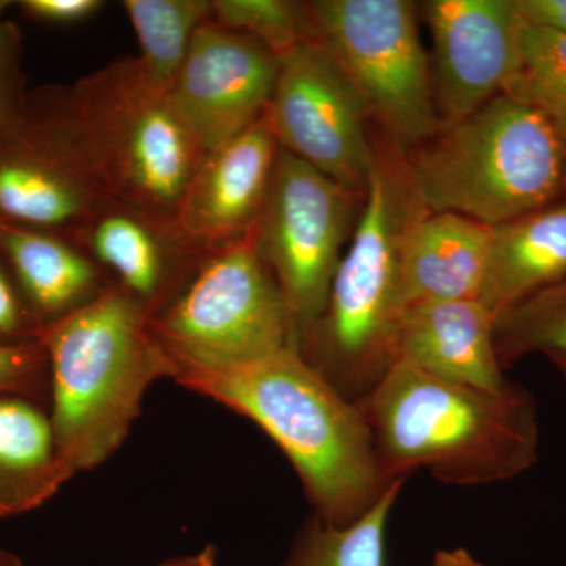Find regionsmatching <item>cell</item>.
<instances>
[{
    "label": "cell",
    "instance_id": "6da1fadb",
    "mask_svg": "<svg viewBox=\"0 0 566 566\" xmlns=\"http://www.w3.org/2000/svg\"><path fill=\"white\" fill-rule=\"evenodd\" d=\"M21 120L103 197L174 218L205 155L137 57L29 95Z\"/></svg>",
    "mask_w": 566,
    "mask_h": 566
},
{
    "label": "cell",
    "instance_id": "7a4b0ae2",
    "mask_svg": "<svg viewBox=\"0 0 566 566\" xmlns=\"http://www.w3.org/2000/svg\"><path fill=\"white\" fill-rule=\"evenodd\" d=\"M174 381L259 424L293 464L324 523L348 526L405 482L386 475L359 405L292 346L232 367H182Z\"/></svg>",
    "mask_w": 566,
    "mask_h": 566
},
{
    "label": "cell",
    "instance_id": "3957f363",
    "mask_svg": "<svg viewBox=\"0 0 566 566\" xmlns=\"http://www.w3.org/2000/svg\"><path fill=\"white\" fill-rule=\"evenodd\" d=\"M403 151L374 133L363 207L323 314L296 349L337 392L363 403L398 363L403 319V245L427 212Z\"/></svg>",
    "mask_w": 566,
    "mask_h": 566
},
{
    "label": "cell",
    "instance_id": "277c9868",
    "mask_svg": "<svg viewBox=\"0 0 566 566\" xmlns=\"http://www.w3.org/2000/svg\"><path fill=\"white\" fill-rule=\"evenodd\" d=\"M359 408L394 482L424 469L450 485H493L538 460V408L515 382L479 389L397 363Z\"/></svg>",
    "mask_w": 566,
    "mask_h": 566
},
{
    "label": "cell",
    "instance_id": "5b68a950",
    "mask_svg": "<svg viewBox=\"0 0 566 566\" xmlns=\"http://www.w3.org/2000/svg\"><path fill=\"white\" fill-rule=\"evenodd\" d=\"M50 360L51 420L73 474L98 468L125 442L156 381L175 367L151 316L112 286L98 300L41 327Z\"/></svg>",
    "mask_w": 566,
    "mask_h": 566
},
{
    "label": "cell",
    "instance_id": "8992f818",
    "mask_svg": "<svg viewBox=\"0 0 566 566\" xmlns=\"http://www.w3.org/2000/svg\"><path fill=\"white\" fill-rule=\"evenodd\" d=\"M428 211L497 227L565 197L566 148L549 112L495 96L406 155Z\"/></svg>",
    "mask_w": 566,
    "mask_h": 566
},
{
    "label": "cell",
    "instance_id": "52a82bcc",
    "mask_svg": "<svg viewBox=\"0 0 566 566\" xmlns=\"http://www.w3.org/2000/svg\"><path fill=\"white\" fill-rule=\"evenodd\" d=\"M318 44L363 103L368 122L405 155L441 128L433 71L409 0H308Z\"/></svg>",
    "mask_w": 566,
    "mask_h": 566
},
{
    "label": "cell",
    "instance_id": "ba28073f",
    "mask_svg": "<svg viewBox=\"0 0 566 566\" xmlns=\"http://www.w3.org/2000/svg\"><path fill=\"white\" fill-rule=\"evenodd\" d=\"M151 327L172 359L175 375L182 367L252 363L292 346L282 294L253 232L208 253Z\"/></svg>",
    "mask_w": 566,
    "mask_h": 566
},
{
    "label": "cell",
    "instance_id": "9c48e42d",
    "mask_svg": "<svg viewBox=\"0 0 566 566\" xmlns=\"http://www.w3.org/2000/svg\"><path fill=\"white\" fill-rule=\"evenodd\" d=\"M364 196L279 151L255 240L289 315L292 348L323 314Z\"/></svg>",
    "mask_w": 566,
    "mask_h": 566
},
{
    "label": "cell",
    "instance_id": "30bf717a",
    "mask_svg": "<svg viewBox=\"0 0 566 566\" xmlns=\"http://www.w3.org/2000/svg\"><path fill=\"white\" fill-rule=\"evenodd\" d=\"M264 118L281 150L346 191L364 196L374 164V134L356 92L312 41L279 57Z\"/></svg>",
    "mask_w": 566,
    "mask_h": 566
},
{
    "label": "cell",
    "instance_id": "8fae6325",
    "mask_svg": "<svg viewBox=\"0 0 566 566\" xmlns=\"http://www.w3.org/2000/svg\"><path fill=\"white\" fill-rule=\"evenodd\" d=\"M433 39V85L441 125L474 114L505 92L520 63L523 18L513 0L417 3Z\"/></svg>",
    "mask_w": 566,
    "mask_h": 566
},
{
    "label": "cell",
    "instance_id": "7c38bea8",
    "mask_svg": "<svg viewBox=\"0 0 566 566\" xmlns=\"http://www.w3.org/2000/svg\"><path fill=\"white\" fill-rule=\"evenodd\" d=\"M277 73L273 51L210 20L193 36L170 93L207 153L263 117Z\"/></svg>",
    "mask_w": 566,
    "mask_h": 566
},
{
    "label": "cell",
    "instance_id": "4fadbf2b",
    "mask_svg": "<svg viewBox=\"0 0 566 566\" xmlns=\"http://www.w3.org/2000/svg\"><path fill=\"white\" fill-rule=\"evenodd\" d=\"M70 238L151 319L182 292L208 255L182 233L174 216L107 197Z\"/></svg>",
    "mask_w": 566,
    "mask_h": 566
},
{
    "label": "cell",
    "instance_id": "5bb4252c",
    "mask_svg": "<svg viewBox=\"0 0 566 566\" xmlns=\"http://www.w3.org/2000/svg\"><path fill=\"white\" fill-rule=\"evenodd\" d=\"M279 151L263 115L240 136L205 153L175 214L200 251L229 248L255 230Z\"/></svg>",
    "mask_w": 566,
    "mask_h": 566
},
{
    "label": "cell",
    "instance_id": "9a60e30c",
    "mask_svg": "<svg viewBox=\"0 0 566 566\" xmlns=\"http://www.w3.org/2000/svg\"><path fill=\"white\" fill-rule=\"evenodd\" d=\"M103 199L24 122L0 128V222L70 237Z\"/></svg>",
    "mask_w": 566,
    "mask_h": 566
},
{
    "label": "cell",
    "instance_id": "2e32d148",
    "mask_svg": "<svg viewBox=\"0 0 566 566\" xmlns=\"http://www.w3.org/2000/svg\"><path fill=\"white\" fill-rule=\"evenodd\" d=\"M494 327L495 315L479 297L409 305L398 363L455 385L505 389L512 381L495 354Z\"/></svg>",
    "mask_w": 566,
    "mask_h": 566
},
{
    "label": "cell",
    "instance_id": "e0dca14e",
    "mask_svg": "<svg viewBox=\"0 0 566 566\" xmlns=\"http://www.w3.org/2000/svg\"><path fill=\"white\" fill-rule=\"evenodd\" d=\"M0 256L41 326L81 311L114 286L65 234L0 222Z\"/></svg>",
    "mask_w": 566,
    "mask_h": 566
},
{
    "label": "cell",
    "instance_id": "ac0fdd59",
    "mask_svg": "<svg viewBox=\"0 0 566 566\" xmlns=\"http://www.w3.org/2000/svg\"><path fill=\"white\" fill-rule=\"evenodd\" d=\"M493 227L453 212H423L403 245L406 307L475 300L485 285Z\"/></svg>",
    "mask_w": 566,
    "mask_h": 566
},
{
    "label": "cell",
    "instance_id": "d6986e66",
    "mask_svg": "<svg viewBox=\"0 0 566 566\" xmlns=\"http://www.w3.org/2000/svg\"><path fill=\"white\" fill-rule=\"evenodd\" d=\"M566 277V199L491 230L480 300L499 314Z\"/></svg>",
    "mask_w": 566,
    "mask_h": 566
},
{
    "label": "cell",
    "instance_id": "ffe728a7",
    "mask_svg": "<svg viewBox=\"0 0 566 566\" xmlns=\"http://www.w3.org/2000/svg\"><path fill=\"white\" fill-rule=\"evenodd\" d=\"M73 476L43 405L0 394V517L39 509Z\"/></svg>",
    "mask_w": 566,
    "mask_h": 566
},
{
    "label": "cell",
    "instance_id": "44dd1931",
    "mask_svg": "<svg viewBox=\"0 0 566 566\" xmlns=\"http://www.w3.org/2000/svg\"><path fill=\"white\" fill-rule=\"evenodd\" d=\"M122 6L139 40L142 69L172 92L193 36L211 20L212 0H125Z\"/></svg>",
    "mask_w": 566,
    "mask_h": 566
},
{
    "label": "cell",
    "instance_id": "7402d4cb",
    "mask_svg": "<svg viewBox=\"0 0 566 566\" xmlns=\"http://www.w3.org/2000/svg\"><path fill=\"white\" fill-rule=\"evenodd\" d=\"M405 482L348 526H333L312 515L293 538L279 566H386V531Z\"/></svg>",
    "mask_w": 566,
    "mask_h": 566
},
{
    "label": "cell",
    "instance_id": "603a6c76",
    "mask_svg": "<svg viewBox=\"0 0 566 566\" xmlns=\"http://www.w3.org/2000/svg\"><path fill=\"white\" fill-rule=\"evenodd\" d=\"M494 346L504 370L528 354L566 359V277L499 314Z\"/></svg>",
    "mask_w": 566,
    "mask_h": 566
},
{
    "label": "cell",
    "instance_id": "cb8c5ba5",
    "mask_svg": "<svg viewBox=\"0 0 566 566\" xmlns=\"http://www.w3.org/2000/svg\"><path fill=\"white\" fill-rule=\"evenodd\" d=\"M506 95L556 115L566 109V33L534 28L523 21L520 63Z\"/></svg>",
    "mask_w": 566,
    "mask_h": 566
},
{
    "label": "cell",
    "instance_id": "d4e9b609",
    "mask_svg": "<svg viewBox=\"0 0 566 566\" xmlns=\"http://www.w3.org/2000/svg\"><path fill=\"white\" fill-rule=\"evenodd\" d=\"M211 20L259 41L277 57L308 41L305 2L294 0H212Z\"/></svg>",
    "mask_w": 566,
    "mask_h": 566
},
{
    "label": "cell",
    "instance_id": "484cf974",
    "mask_svg": "<svg viewBox=\"0 0 566 566\" xmlns=\"http://www.w3.org/2000/svg\"><path fill=\"white\" fill-rule=\"evenodd\" d=\"M0 394L21 395L43 406L50 400V360L41 342L0 346Z\"/></svg>",
    "mask_w": 566,
    "mask_h": 566
},
{
    "label": "cell",
    "instance_id": "4316f807",
    "mask_svg": "<svg viewBox=\"0 0 566 566\" xmlns=\"http://www.w3.org/2000/svg\"><path fill=\"white\" fill-rule=\"evenodd\" d=\"M22 35L14 22L0 21V128L20 122L28 107Z\"/></svg>",
    "mask_w": 566,
    "mask_h": 566
},
{
    "label": "cell",
    "instance_id": "83f0119b",
    "mask_svg": "<svg viewBox=\"0 0 566 566\" xmlns=\"http://www.w3.org/2000/svg\"><path fill=\"white\" fill-rule=\"evenodd\" d=\"M41 327L0 256V346L40 342Z\"/></svg>",
    "mask_w": 566,
    "mask_h": 566
},
{
    "label": "cell",
    "instance_id": "f1b7e54d",
    "mask_svg": "<svg viewBox=\"0 0 566 566\" xmlns=\"http://www.w3.org/2000/svg\"><path fill=\"white\" fill-rule=\"evenodd\" d=\"M22 13L33 21L52 25L81 24L106 7L103 0H22Z\"/></svg>",
    "mask_w": 566,
    "mask_h": 566
},
{
    "label": "cell",
    "instance_id": "f546056e",
    "mask_svg": "<svg viewBox=\"0 0 566 566\" xmlns=\"http://www.w3.org/2000/svg\"><path fill=\"white\" fill-rule=\"evenodd\" d=\"M513 2L526 24L566 33V0H513Z\"/></svg>",
    "mask_w": 566,
    "mask_h": 566
},
{
    "label": "cell",
    "instance_id": "4dcf8cb0",
    "mask_svg": "<svg viewBox=\"0 0 566 566\" xmlns=\"http://www.w3.org/2000/svg\"><path fill=\"white\" fill-rule=\"evenodd\" d=\"M428 566H485L464 547L436 551Z\"/></svg>",
    "mask_w": 566,
    "mask_h": 566
},
{
    "label": "cell",
    "instance_id": "1f68e13d",
    "mask_svg": "<svg viewBox=\"0 0 566 566\" xmlns=\"http://www.w3.org/2000/svg\"><path fill=\"white\" fill-rule=\"evenodd\" d=\"M159 566H218V553L210 546L193 556H182L164 562Z\"/></svg>",
    "mask_w": 566,
    "mask_h": 566
},
{
    "label": "cell",
    "instance_id": "d6a6232c",
    "mask_svg": "<svg viewBox=\"0 0 566 566\" xmlns=\"http://www.w3.org/2000/svg\"><path fill=\"white\" fill-rule=\"evenodd\" d=\"M554 118L557 120L558 128H560L562 137H564L565 148H566V109L558 112V114L554 115ZM566 199V178H565V197Z\"/></svg>",
    "mask_w": 566,
    "mask_h": 566
},
{
    "label": "cell",
    "instance_id": "836d02e7",
    "mask_svg": "<svg viewBox=\"0 0 566 566\" xmlns=\"http://www.w3.org/2000/svg\"><path fill=\"white\" fill-rule=\"evenodd\" d=\"M549 360L554 364V367L557 368L558 374L564 378L566 385V359H562V357H551Z\"/></svg>",
    "mask_w": 566,
    "mask_h": 566
},
{
    "label": "cell",
    "instance_id": "e575fe53",
    "mask_svg": "<svg viewBox=\"0 0 566 566\" xmlns=\"http://www.w3.org/2000/svg\"><path fill=\"white\" fill-rule=\"evenodd\" d=\"M0 566H21V564L10 554L0 553Z\"/></svg>",
    "mask_w": 566,
    "mask_h": 566
},
{
    "label": "cell",
    "instance_id": "d590c367",
    "mask_svg": "<svg viewBox=\"0 0 566 566\" xmlns=\"http://www.w3.org/2000/svg\"><path fill=\"white\" fill-rule=\"evenodd\" d=\"M10 2H7V0H0V21L3 20V13H6V10L9 9Z\"/></svg>",
    "mask_w": 566,
    "mask_h": 566
}]
</instances>
